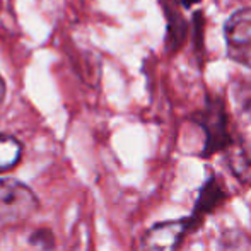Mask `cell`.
Instances as JSON below:
<instances>
[{"mask_svg": "<svg viewBox=\"0 0 251 251\" xmlns=\"http://www.w3.org/2000/svg\"><path fill=\"white\" fill-rule=\"evenodd\" d=\"M38 208L33 190L16 179H0V224H16Z\"/></svg>", "mask_w": 251, "mask_h": 251, "instance_id": "cell-1", "label": "cell"}, {"mask_svg": "<svg viewBox=\"0 0 251 251\" xmlns=\"http://www.w3.org/2000/svg\"><path fill=\"white\" fill-rule=\"evenodd\" d=\"M224 34L231 60L251 69V7L236 10L229 17Z\"/></svg>", "mask_w": 251, "mask_h": 251, "instance_id": "cell-2", "label": "cell"}, {"mask_svg": "<svg viewBox=\"0 0 251 251\" xmlns=\"http://www.w3.org/2000/svg\"><path fill=\"white\" fill-rule=\"evenodd\" d=\"M190 227V219L159 222L144 234L142 251H176Z\"/></svg>", "mask_w": 251, "mask_h": 251, "instance_id": "cell-3", "label": "cell"}, {"mask_svg": "<svg viewBox=\"0 0 251 251\" xmlns=\"http://www.w3.org/2000/svg\"><path fill=\"white\" fill-rule=\"evenodd\" d=\"M200 123L203 125L205 132H207V142H205V152H203L205 155L231 146L224 106H222L221 101L217 100L210 101L207 109L200 115Z\"/></svg>", "mask_w": 251, "mask_h": 251, "instance_id": "cell-4", "label": "cell"}, {"mask_svg": "<svg viewBox=\"0 0 251 251\" xmlns=\"http://www.w3.org/2000/svg\"><path fill=\"white\" fill-rule=\"evenodd\" d=\"M226 200V192L222 190V185L219 183L217 178L212 176L200 190V195H199V201L195 205V210H193V215L190 217L192 221V226H197L199 221L205 217L208 212L215 210L222 201Z\"/></svg>", "mask_w": 251, "mask_h": 251, "instance_id": "cell-5", "label": "cell"}, {"mask_svg": "<svg viewBox=\"0 0 251 251\" xmlns=\"http://www.w3.org/2000/svg\"><path fill=\"white\" fill-rule=\"evenodd\" d=\"M23 155V146L17 139L0 133V173L9 171L19 162Z\"/></svg>", "mask_w": 251, "mask_h": 251, "instance_id": "cell-6", "label": "cell"}, {"mask_svg": "<svg viewBox=\"0 0 251 251\" xmlns=\"http://www.w3.org/2000/svg\"><path fill=\"white\" fill-rule=\"evenodd\" d=\"M229 168L239 181L245 183V185H251V157L243 147H231V151H229Z\"/></svg>", "mask_w": 251, "mask_h": 251, "instance_id": "cell-7", "label": "cell"}, {"mask_svg": "<svg viewBox=\"0 0 251 251\" xmlns=\"http://www.w3.org/2000/svg\"><path fill=\"white\" fill-rule=\"evenodd\" d=\"M238 101L246 113H251V77L238 86Z\"/></svg>", "mask_w": 251, "mask_h": 251, "instance_id": "cell-8", "label": "cell"}, {"mask_svg": "<svg viewBox=\"0 0 251 251\" xmlns=\"http://www.w3.org/2000/svg\"><path fill=\"white\" fill-rule=\"evenodd\" d=\"M3 93H5V84H3V79L0 77V101L3 98Z\"/></svg>", "mask_w": 251, "mask_h": 251, "instance_id": "cell-9", "label": "cell"}, {"mask_svg": "<svg viewBox=\"0 0 251 251\" xmlns=\"http://www.w3.org/2000/svg\"><path fill=\"white\" fill-rule=\"evenodd\" d=\"M181 3H185V5H193V3H197L199 0H179Z\"/></svg>", "mask_w": 251, "mask_h": 251, "instance_id": "cell-10", "label": "cell"}]
</instances>
